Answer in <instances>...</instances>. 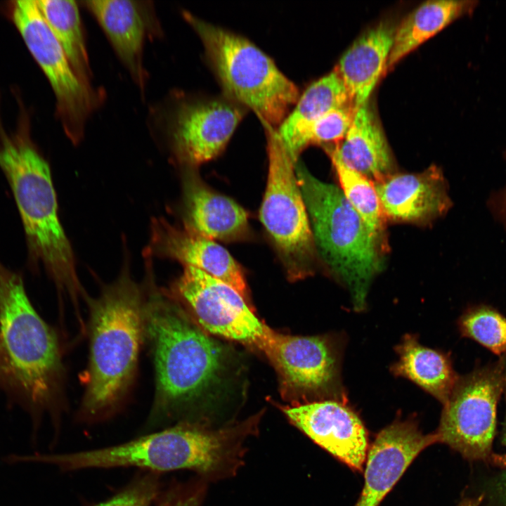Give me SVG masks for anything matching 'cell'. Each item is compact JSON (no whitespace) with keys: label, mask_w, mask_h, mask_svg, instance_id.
I'll return each mask as SVG.
<instances>
[{"label":"cell","mask_w":506,"mask_h":506,"mask_svg":"<svg viewBox=\"0 0 506 506\" xmlns=\"http://www.w3.org/2000/svg\"><path fill=\"white\" fill-rule=\"evenodd\" d=\"M144 330L153 351L156 393L151 424L189 411L225 370L226 351L176 304L153 295L144 309Z\"/></svg>","instance_id":"obj_1"},{"label":"cell","mask_w":506,"mask_h":506,"mask_svg":"<svg viewBox=\"0 0 506 506\" xmlns=\"http://www.w3.org/2000/svg\"><path fill=\"white\" fill-rule=\"evenodd\" d=\"M141 288L123 274L90 303V362L82 413L101 419L118 404L133 377L144 330Z\"/></svg>","instance_id":"obj_2"},{"label":"cell","mask_w":506,"mask_h":506,"mask_svg":"<svg viewBox=\"0 0 506 506\" xmlns=\"http://www.w3.org/2000/svg\"><path fill=\"white\" fill-rule=\"evenodd\" d=\"M0 169L11 189L30 259L44 265L58 289L76 299L81 286L73 252L60 222L47 162L27 139H0Z\"/></svg>","instance_id":"obj_3"},{"label":"cell","mask_w":506,"mask_h":506,"mask_svg":"<svg viewBox=\"0 0 506 506\" xmlns=\"http://www.w3.org/2000/svg\"><path fill=\"white\" fill-rule=\"evenodd\" d=\"M61 372L54 331L32 306L21 275L0 261V382L37 410L51 404Z\"/></svg>","instance_id":"obj_4"},{"label":"cell","mask_w":506,"mask_h":506,"mask_svg":"<svg viewBox=\"0 0 506 506\" xmlns=\"http://www.w3.org/2000/svg\"><path fill=\"white\" fill-rule=\"evenodd\" d=\"M294 167L316 253L347 287L354 309L361 311L371 281L382 270L384 245L370 232L340 188L318 179L299 161Z\"/></svg>","instance_id":"obj_5"},{"label":"cell","mask_w":506,"mask_h":506,"mask_svg":"<svg viewBox=\"0 0 506 506\" xmlns=\"http://www.w3.org/2000/svg\"><path fill=\"white\" fill-rule=\"evenodd\" d=\"M231 455V441L223 429L183 422L122 444L62 454L58 463L65 471L136 467L159 474L190 469L214 479L226 470Z\"/></svg>","instance_id":"obj_6"},{"label":"cell","mask_w":506,"mask_h":506,"mask_svg":"<svg viewBox=\"0 0 506 506\" xmlns=\"http://www.w3.org/2000/svg\"><path fill=\"white\" fill-rule=\"evenodd\" d=\"M183 16L200 37L228 98L254 110L265 126H279L298 100L297 85L247 38L188 11Z\"/></svg>","instance_id":"obj_7"},{"label":"cell","mask_w":506,"mask_h":506,"mask_svg":"<svg viewBox=\"0 0 506 506\" xmlns=\"http://www.w3.org/2000/svg\"><path fill=\"white\" fill-rule=\"evenodd\" d=\"M265 126L268 168L259 219L288 277L297 280L311 273L317 253L295 164L275 129Z\"/></svg>","instance_id":"obj_8"},{"label":"cell","mask_w":506,"mask_h":506,"mask_svg":"<svg viewBox=\"0 0 506 506\" xmlns=\"http://www.w3.org/2000/svg\"><path fill=\"white\" fill-rule=\"evenodd\" d=\"M506 387V356L459 377L443 405L436 432L444 443L469 460L506 466L493 451L497 406Z\"/></svg>","instance_id":"obj_9"},{"label":"cell","mask_w":506,"mask_h":506,"mask_svg":"<svg viewBox=\"0 0 506 506\" xmlns=\"http://www.w3.org/2000/svg\"><path fill=\"white\" fill-rule=\"evenodd\" d=\"M12 18L27 48L51 86L66 133L72 139L77 141L96 104L91 86L86 85L74 71L36 1H15Z\"/></svg>","instance_id":"obj_10"},{"label":"cell","mask_w":506,"mask_h":506,"mask_svg":"<svg viewBox=\"0 0 506 506\" xmlns=\"http://www.w3.org/2000/svg\"><path fill=\"white\" fill-rule=\"evenodd\" d=\"M260 350L276 370L285 398L343 397L339 349L329 338L284 335L271 329Z\"/></svg>","instance_id":"obj_11"},{"label":"cell","mask_w":506,"mask_h":506,"mask_svg":"<svg viewBox=\"0 0 506 506\" xmlns=\"http://www.w3.org/2000/svg\"><path fill=\"white\" fill-rule=\"evenodd\" d=\"M175 290L200 325L212 334L260 350L271 330L234 288L198 268L184 266Z\"/></svg>","instance_id":"obj_12"},{"label":"cell","mask_w":506,"mask_h":506,"mask_svg":"<svg viewBox=\"0 0 506 506\" xmlns=\"http://www.w3.org/2000/svg\"><path fill=\"white\" fill-rule=\"evenodd\" d=\"M244 112L242 105L229 98L180 105L171 129L179 160L193 167L216 157L229 141Z\"/></svg>","instance_id":"obj_13"},{"label":"cell","mask_w":506,"mask_h":506,"mask_svg":"<svg viewBox=\"0 0 506 506\" xmlns=\"http://www.w3.org/2000/svg\"><path fill=\"white\" fill-rule=\"evenodd\" d=\"M282 410L314 443L353 470L363 471L370 448L368 433L358 416L342 402L313 401Z\"/></svg>","instance_id":"obj_14"},{"label":"cell","mask_w":506,"mask_h":506,"mask_svg":"<svg viewBox=\"0 0 506 506\" xmlns=\"http://www.w3.org/2000/svg\"><path fill=\"white\" fill-rule=\"evenodd\" d=\"M436 443L434 433L424 434L410 420L382 429L369 448L363 488L354 506H379L419 453Z\"/></svg>","instance_id":"obj_15"},{"label":"cell","mask_w":506,"mask_h":506,"mask_svg":"<svg viewBox=\"0 0 506 506\" xmlns=\"http://www.w3.org/2000/svg\"><path fill=\"white\" fill-rule=\"evenodd\" d=\"M386 219L422 223L451 206L441 171L432 166L417 174H393L374 183Z\"/></svg>","instance_id":"obj_16"},{"label":"cell","mask_w":506,"mask_h":506,"mask_svg":"<svg viewBox=\"0 0 506 506\" xmlns=\"http://www.w3.org/2000/svg\"><path fill=\"white\" fill-rule=\"evenodd\" d=\"M151 253L198 268L234 288L245 299L248 290L240 265L221 245L186 227L163 219L153 226Z\"/></svg>","instance_id":"obj_17"},{"label":"cell","mask_w":506,"mask_h":506,"mask_svg":"<svg viewBox=\"0 0 506 506\" xmlns=\"http://www.w3.org/2000/svg\"><path fill=\"white\" fill-rule=\"evenodd\" d=\"M183 200L187 228L214 240L233 242L249 236L246 210L212 190L195 172L185 175Z\"/></svg>","instance_id":"obj_18"},{"label":"cell","mask_w":506,"mask_h":506,"mask_svg":"<svg viewBox=\"0 0 506 506\" xmlns=\"http://www.w3.org/2000/svg\"><path fill=\"white\" fill-rule=\"evenodd\" d=\"M395 29L384 22L369 29L344 52L335 68L355 109L369 100L386 69Z\"/></svg>","instance_id":"obj_19"},{"label":"cell","mask_w":506,"mask_h":506,"mask_svg":"<svg viewBox=\"0 0 506 506\" xmlns=\"http://www.w3.org/2000/svg\"><path fill=\"white\" fill-rule=\"evenodd\" d=\"M327 152L373 183L394 174L390 148L369 100L356 109L346 136Z\"/></svg>","instance_id":"obj_20"},{"label":"cell","mask_w":506,"mask_h":506,"mask_svg":"<svg viewBox=\"0 0 506 506\" xmlns=\"http://www.w3.org/2000/svg\"><path fill=\"white\" fill-rule=\"evenodd\" d=\"M348 105L352 104L343 81L335 70L305 89L292 110L275 129L294 164L306 148L305 136L310 126L326 112Z\"/></svg>","instance_id":"obj_21"},{"label":"cell","mask_w":506,"mask_h":506,"mask_svg":"<svg viewBox=\"0 0 506 506\" xmlns=\"http://www.w3.org/2000/svg\"><path fill=\"white\" fill-rule=\"evenodd\" d=\"M86 7L105 31L119 57L139 81L145 21L141 6L128 0H89Z\"/></svg>","instance_id":"obj_22"},{"label":"cell","mask_w":506,"mask_h":506,"mask_svg":"<svg viewBox=\"0 0 506 506\" xmlns=\"http://www.w3.org/2000/svg\"><path fill=\"white\" fill-rule=\"evenodd\" d=\"M477 4L471 0H437L420 5L396 27L386 69L394 67L455 20L470 15Z\"/></svg>","instance_id":"obj_23"},{"label":"cell","mask_w":506,"mask_h":506,"mask_svg":"<svg viewBox=\"0 0 506 506\" xmlns=\"http://www.w3.org/2000/svg\"><path fill=\"white\" fill-rule=\"evenodd\" d=\"M399 359L391 368L396 376L413 382L444 405L458 379L448 355L421 345L406 335L396 347Z\"/></svg>","instance_id":"obj_24"},{"label":"cell","mask_w":506,"mask_h":506,"mask_svg":"<svg viewBox=\"0 0 506 506\" xmlns=\"http://www.w3.org/2000/svg\"><path fill=\"white\" fill-rule=\"evenodd\" d=\"M40 12L61 45L79 78L90 86V67L79 11L72 0H36Z\"/></svg>","instance_id":"obj_25"},{"label":"cell","mask_w":506,"mask_h":506,"mask_svg":"<svg viewBox=\"0 0 506 506\" xmlns=\"http://www.w3.org/2000/svg\"><path fill=\"white\" fill-rule=\"evenodd\" d=\"M329 153L344 197L373 235L384 245L386 218L374 183L346 166L333 153Z\"/></svg>","instance_id":"obj_26"},{"label":"cell","mask_w":506,"mask_h":506,"mask_svg":"<svg viewBox=\"0 0 506 506\" xmlns=\"http://www.w3.org/2000/svg\"><path fill=\"white\" fill-rule=\"evenodd\" d=\"M463 337L478 342L500 357L506 356V318L487 305L468 309L458 320Z\"/></svg>","instance_id":"obj_27"},{"label":"cell","mask_w":506,"mask_h":506,"mask_svg":"<svg viewBox=\"0 0 506 506\" xmlns=\"http://www.w3.org/2000/svg\"><path fill=\"white\" fill-rule=\"evenodd\" d=\"M356 109L352 105L332 110L317 119L305 136L306 148L311 144L340 142L346 136Z\"/></svg>","instance_id":"obj_28"},{"label":"cell","mask_w":506,"mask_h":506,"mask_svg":"<svg viewBox=\"0 0 506 506\" xmlns=\"http://www.w3.org/2000/svg\"><path fill=\"white\" fill-rule=\"evenodd\" d=\"M158 473L148 472L135 479L110 499L95 506H150L162 492Z\"/></svg>","instance_id":"obj_29"},{"label":"cell","mask_w":506,"mask_h":506,"mask_svg":"<svg viewBox=\"0 0 506 506\" xmlns=\"http://www.w3.org/2000/svg\"><path fill=\"white\" fill-rule=\"evenodd\" d=\"M205 491L201 479L174 483L162 491L155 506H200Z\"/></svg>","instance_id":"obj_30"},{"label":"cell","mask_w":506,"mask_h":506,"mask_svg":"<svg viewBox=\"0 0 506 506\" xmlns=\"http://www.w3.org/2000/svg\"><path fill=\"white\" fill-rule=\"evenodd\" d=\"M505 399H506V387H505ZM502 441V443L506 447V414H505V418L504 425H503ZM497 491H498V494L500 495L501 499L506 504V469L501 474L500 477L499 478V480L497 484Z\"/></svg>","instance_id":"obj_31"},{"label":"cell","mask_w":506,"mask_h":506,"mask_svg":"<svg viewBox=\"0 0 506 506\" xmlns=\"http://www.w3.org/2000/svg\"><path fill=\"white\" fill-rule=\"evenodd\" d=\"M483 495H479L475 498H465L457 506H479L483 500Z\"/></svg>","instance_id":"obj_32"},{"label":"cell","mask_w":506,"mask_h":506,"mask_svg":"<svg viewBox=\"0 0 506 506\" xmlns=\"http://www.w3.org/2000/svg\"><path fill=\"white\" fill-rule=\"evenodd\" d=\"M505 158H506V150H505Z\"/></svg>","instance_id":"obj_33"}]
</instances>
